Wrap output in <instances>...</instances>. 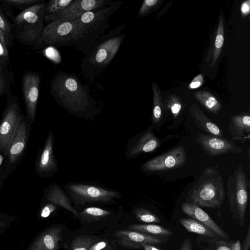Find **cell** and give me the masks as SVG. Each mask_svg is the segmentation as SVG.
Wrapping results in <instances>:
<instances>
[{
  "mask_svg": "<svg viewBox=\"0 0 250 250\" xmlns=\"http://www.w3.org/2000/svg\"><path fill=\"white\" fill-rule=\"evenodd\" d=\"M108 24L94 17L80 16L75 19L47 23L32 50L49 46H72L85 56L104 34Z\"/></svg>",
  "mask_w": 250,
  "mask_h": 250,
  "instance_id": "cell-1",
  "label": "cell"
},
{
  "mask_svg": "<svg viewBox=\"0 0 250 250\" xmlns=\"http://www.w3.org/2000/svg\"><path fill=\"white\" fill-rule=\"evenodd\" d=\"M50 89L55 102L75 116L91 119L100 113L88 87L74 73L58 71L50 82Z\"/></svg>",
  "mask_w": 250,
  "mask_h": 250,
  "instance_id": "cell-2",
  "label": "cell"
},
{
  "mask_svg": "<svg viewBox=\"0 0 250 250\" xmlns=\"http://www.w3.org/2000/svg\"><path fill=\"white\" fill-rule=\"evenodd\" d=\"M125 26V24L120 25L103 35L82 60V75L91 83L100 76L115 57L125 37V33H121Z\"/></svg>",
  "mask_w": 250,
  "mask_h": 250,
  "instance_id": "cell-3",
  "label": "cell"
},
{
  "mask_svg": "<svg viewBox=\"0 0 250 250\" xmlns=\"http://www.w3.org/2000/svg\"><path fill=\"white\" fill-rule=\"evenodd\" d=\"M188 198L200 207L221 208L225 198V190L219 169L206 167L188 192Z\"/></svg>",
  "mask_w": 250,
  "mask_h": 250,
  "instance_id": "cell-4",
  "label": "cell"
},
{
  "mask_svg": "<svg viewBox=\"0 0 250 250\" xmlns=\"http://www.w3.org/2000/svg\"><path fill=\"white\" fill-rule=\"evenodd\" d=\"M46 2L32 6L21 11L12 21L14 39L19 42L33 47L44 27V9Z\"/></svg>",
  "mask_w": 250,
  "mask_h": 250,
  "instance_id": "cell-5",
  "label": "cell"
},
{
  "mask_svg": "<svg viewBox=\"0 0 250 250\" xmlns=\"http://www.w3.org/2000/svg\"><path fill=\"white\" fill-rule=\"evenodd\" d=\"M249 189L247 174L240 165L228 177L227 195L232 217L241 227H243L245 224Z\"/></svg>",
  "mask_w": 250,
  "mask_h": 250,
  "instance_id": "cell-6",
  "label": "cell"
},
{
  "mask_svg": "<svg viewBox=\"0 0 250 250\" xmlns=\"http://www.w3.org/2000/svg\"><path fill=\"white\" fill-rule=\"evenodd\" d=\"M64 188L73 202L81 205L90 203L110 204L122 196L121 193L116 190L82 183L69 182Z\"/></svg>",
  "mask_w": 250,
  "mask_h": 250,
  "instance_id": "cell-7",
  "label": "cell"
},
{
  "mask_svg": "<svg viewBox=\"0 0 250 250\" xmlns=\"http://www.w3.org/2000/svg\"><path fill=\"white\" fill-rule=\"evenodd\" d=\"M0 120V152L6 156L10 145L24 115L17 96L10 93Z\"/></svg>",
  "mask_w": 250,
  "mask_h": 250,
  "instance_id": "cell-8",
  "label": "cell"
},
{
  "mask_svg": "<svg viewBox=\"0 0 250 250\" xmlns=\"http://www.w3.org/2000/svg\"><path fill=\"white\" fill-rule=\"evenodd\" d=\"M31 126V125L24 115L5 157V161L0 171L2 181L9 177L22 159L29 142Z\"/></svg>",
  "mask_w": 250,
  "mask_h": 250,
  "instance_id": "cell-9",
  "label": "cell"
},
{
  "mask_svg": "<svg viewBox=\"0 0 250 250\" xmlns=\"http://www.w3.org/2000/svg\"><path fill=\"white\" fill-rule=\"evenodd\" d=\"M41 82V74L33 71H26L22 77L21 91L25 107V117L31 125L35 122Z\"/></svg>",
  "mask_w": 250,
  "mask_h": 250,
  "instance_id": "cell-10",
  "label": "cell"
},
{
  "mask_svg": "<svg viewBox=\"0 0 250 250\" xmlns=\"http://www.w3.org/2000/svg\"><path fill=\"white\" fill-rule=\"evenodd\" d=\"M186 157L185 148L179 146L146 161L141 165L140 169L147 173L179 168L185 164Z\"/></svg>",
  "mask_w": 250,
  "mask_h": 250,
  "instance_id": "cell-11",
  "label": "cell"
},
{
  "mask_svg": "<svg viewBox=\"0 0 250 250\" xmlns=\"http://www.w3.org/2000/svg\"><path fill=\"white\" fill-rule=\"evenodd\" d=\"M114 2L112 0H73L63 10L44 16V22L75 19L86 12L108 6Z\"/></svg>",
  "mask_w": 250,
  "mask_h": 250,
  "instance_id": "cell-12",
  "label": "cell"
},
{
  "mask_svg": "<svg viewBox=\"0 0 250 250\" xmlns=\"http://www.w3.org/2000/svg\"><path fill=\"white\" fill-rule=\"evenodd\" d=\"M54 132L50 130L43 147L39 149L35 161V170L40 178L51 177L58 171V162L54 153Z\"/></svg>",
  "mask_w": 250,
  "mask_h": 250,
  "instance_id": "cell-13",
  "label": "cell"
},
{
  "mask_svg": "<svg viewBox=\"0 0 250 250\" xmlns=\"http://www.w3.org/2000/svg\"><path fill=\"white\" fill-rule=\"evenodd\" d=\"M149 126L143 132L130 138L126 145L125 156L127 160L136 159L140 155L151 153L160 146L161 141Z\"/></svg>",
  "mask_w": 250,
  "mask_h": 250,
  "instance_id": "cell-14",
  "label": "cell"
},
{
  "mask_svg": "<svg viewBox=\"0 0 250 250\" xmlns=\"http://www.w3.org/2000/svg\"><path fill=\"white\" fill-rule=\"evenodd\" d=\"M196 141L205 153L210 157H214L228 153L240 154L241 147L236 146L234 142L223 137L197 132Z\"/></svg>",
  "mask_w": 250,
  "mask_h": 250,
  "instance_id": "cell-15",
  "label": "cell"
},
{
  "mask_svg": "<svg viewBox=\"0 0 250 250\" xmlns=\"http://www.w3.org/2000/svg\"><path fill=\"white\" fill-rule=\"evenodd\" d=\"M118 244L128 249L142 248V244L157 245L165 243L167 241L166 238L148 235L145 233L129 230L120 229L115 232Z\"/></svg>",
  "mask_w": 250,
  "mask_h": 250,
  "instance_id": "cell-16",
  "label": "cell"
},
{
  "mask_svg": "<svg viewBox=\"0 0 250 250\" xmlns=\"http://www.w3.org/2000/svg\"><path fill=\"white\" fill-rule=\"evenodd\" d=\"M182 209L186 214L204 224L214 231L220 237L229 240V235L200 207L191 203L184 202L182 205Z\"/></svg>",
  "mask_w": 250,
  "mask_h": 250,
  "instance_id": "cell-17",
  "label": "cell"
},
{
  "mask_svg": "<svg viewBox=\"0 0 250 250\" xmlns=\"http://www.w3.org/2000/svg\"><path fill=\"white\" fill-rule=\"evenodd\" d=\"M229 130L231 141L244 143L250 139V115L249 112L233 116L230 118Z\"/></svg>",
  "mask_w": 250,
  "mask_h": 250,
  "instance_id": "cell-18",
  "label": "cell"
},
{
  "mask_svg": "<svg viewBox=\"0 0 250 250\" xmlns=\"http://www.w3.org/2000/svg\"><path fill=\"white\" fill-rule=\"evenodd\" d=\"M189 112L195 125L198 128L207 132V134L219 137H223V131L205 114L197 104H190Z\"/></svg>",
  "mask_w": 250,
  "mask_h": 250,
  "instance_id": "cell-19",
  "label": "cell"
},
{
  "mask_svg": "<svg viewBox=\"0 0 250 250\" xmlns=\"http://www.w3.org/2000/svg\"><path fill=\"white\" fill-rule=\"evenodd\" d=\"M44 195L48 202L60 206L77 217L79 214L73 207L66 193L57 183L48 186L44 190Z\"/></svg>",
  "mask_w": 250,
  "mask_h": 250,
  "instance_id": "cell-20",
  "label": "cell"
},
{
  "mask_svg": "<svg viewBox=\"0 0 250 250\" xmlns=\"http://www.w3.org/2000/svg\"><path fill=\"white\" fill-rule=\"evenodd\" d=\"M62 228L55 227L43 233L36 243L35 250H58L62 240Z\"/></svg>",
  "mask_w": 250,
  "mask_h": 250,
  "instance_id": "cell-21",
  "label": "cell"
},
{
  "mask_svg": "<svg viewBox=\"0 0 250 250\" xmlns=\"http://www.w3.org/2000/svg\"><path fill=\"white\" fill-rule=\"evenodd\" d=\"M10 64L0 62V97L12 93L16 83L14 73L9 68Z\"/></svg>",
  "mask_w": 250,
  "mask_h": 250,
  "instance_id": "cell-22",
  "label": "cell"
},
{
  "mask_svg": "<svg viewBox=\"0 0 250 250\" xmlns=\"http://www.w3.org/2000/svg\"><path fill=\"white\" fill-rule=\"evenodd\" d=\"M44 0H0V6L10 21L14 20L15 16L11 8L15 7L22 11L35 4L42 2Z\"/></svg>",
  "mask_w": 250,
  "mask_h": 250,
  "instance_id": "cell-23",
  "label": "cell"
},
{
  "mask_svg": "<svg viewBox=\"0 0 250 250\" xmlns=\"http://www.w3.org/2000/svg\"><path fill=\"white\" fill-rule=\"evenodd\" d=\"M153 93V109L152 113V127H156L161 122L164 111V104L162 98L161 91L157 83H152Z\"/></svg>",
  "mask_w": 250,
  "mask_h": 250,
  "instance_id": "cell-24",
  "label": "cell"
},
{
  "mask_svg": "<svg viewBox=\"0 0 250 250\" xmlns=\"http://www.w3.org/2000/svg\"><path fill=\"white\" fill-rule=\"evenodd\" d=\"M227 240L220 236L208 237L202 236L197 238V243L203 244L201 250H233L234 243Z\"/></svg>",
  "mask_w": 250,
  "mask_h": 250,
  "instance_id": "cell-25",
  "label": "cell"
},
{
  "mask_svg": "<svg viewBox=\"0 0 250 250\" xmlns=\"http://www.w3.org/2000/svg\"><path fill=\"white\" fill-rule=\"evenodd\" d=\"M179 222L188 232L208 237L220 236L210 228L193 218H181L179 219Z\"/></svg>",
  "mask_w": 250,
  "mask_h": 250,
  "instance_id": "cell-26",
  "label": "cell"
},
{
  "mask_svg": "<svg viewBox=\"0 0 250 250\" xmlns=\"http://www.w3.org/2000/svg\"><path fill=\"white\" fill-rule=\"evenodd\" d=\"M194 97L207 111L213 114H217L222 108L219 100L208 91H196L194 93Z\"/></svg>",
  "mask_w": 250,
  "mask_h": 250,
  "instance_id": "cell-27",
  "label": "cell"
},
{
  "mask_svg": "<svg viewBox=\"0 0 250 250\" xmlns=\"http://www.w3.org/2000/svg\"><path fill=\"white\" fill-rule=\"evenodd\" d=\"M129 230L162 237H169L172 232L161 226L154 224H133L127 226Z\"/></svg>",
  "mask_w": 250,
  "mask_h": 250,
  "instance_id": "cell-28",
  "label": "cell"
},
{
  "mask_svg": "<svg viewBox=\"0 0 250 250\" xmlns=\"http://www.w3.org/2000/svg\"><path fill=\"white\" fill-rule=\"evenodd\" d=\"M225 29L224 19L222 12L220 13L219 23L218 24L215 39L214 42L213 52L209 67H213L219 58L224 42Z\"/></svg>",
  "mask_w": 250,
  "mask_h": 250,
  "instance_id": "cell-29",
  "label": "cell"
},
{
  "mask_svg": "<svg viewBox=\"0 0 250 250\" xmlns=\"http://www.w3.org/2000/svg\"><path fill=\"white\" fill-rule=\"evenodd\" d=\"M110 214L111 212L108 210L91 207L84 209L79 214L78 217L82 221L90 223L99 221Z\"/></svg>",
  "mask_w": 250,
  "mask_h": 250,
  "instance_id": "cell-30",
  "label": "cell"
},
{
  "mask_svg": "<svg viewBox=\"0 0 250 250\" xmlns=\"http://www.w3.org/2000/svg\"><path fill=\"white\" fill-rule=\"evenodd\" d=\"M0 30L3 32L9 48L14 43V36L11 21L2 10L0 6Z\"/></svg>",
  "mask_w": 250,
  "mask_h": 250,
  "instance_id": "cell-31",
  "label": "cell"
},
{
  "mask_svg": "<svg viewBox=\"0 0 250 250\" xmlns=\"http://www.w3.org/2000/svg\"><path fill=\"white\" fill-rule=\"evenodd\" d=\"M100 238L87 235L76 237L71 244V250H88L89 248Z\"/></svg>",
  "mask_w": 250,
  "mask_h": 250,
  "instance_id": "cell-32",
  "label": "cell"
},
{
  "mask_svg": "<svg viewBox=\"0 0 250 250\" xmlns=\"http://www.w3.org/2000/svg\"><path fill=\"white\" fill-rule=\"evenodd\" d=\"M164 105L167 110L171 112L174 119L179 116L182 107L180 98L173 94L167 97Z\"/></svg>",
  "mask_w": 250,
  "mask_h": 250,
  "instance_id": "cell-33",
  "label": "cell"
},
{
  "mask_svg": "<svg viewBox=\"0 0 250 250\" xmlns=\"http://www.w3.org/2000/svg\"><path fill=\"white\" fill-rule=\"evenodd\" d=\"M73 0H51L46 2L44 9V16L63 10Z\"/></svg>",
  "mask_w": 250,
  "mask_h": 250,
  "instance_id": "cell-34",
  "label": "cell"
},
{
  "mask_svg": "<svg viewBox=\"0 0 250 250\" xmlns=\"http://www.w3.org/2000/svg\"><path fill=\"white\" fill-rule=\"evenodd\" d=\"M134 213L138 220L142 222L155 223L161 222L160 219L156 214L144 208L135 209Z\"/></svg>",
  "mask_w": 250,
  "mask_h": 250,
  "instance_id": "cell-35",
  "label": "cell"
},
{
  "mask_svg": "<svg viewBox=\"0 0 250 250\" xmlns=\"http://www.w3.org/2000/svg\"><path fill=\"white\" fill-rule=\"evenodd\" d=\"M163 0H145L138 13L139 17L146 16L157 9Z\"/></svg>",
  "mask_w": 250,
  "mask_h": 250,
  "instance_id": "cell-36",
  "label": "cell"
},
{
  "mask_svg": "<svg viewBox=\"0 0 250 250\" xmlns=\"http://www.w3.org/2000/svg\"><path fill=\"white\" fill-rule=\"evenodd\" d=\"M0 62L10 64L9 47L6 43L5 36L0 30Z\"/></svg>",
  "mask_w": 250,
  "mask_h": 250,
  "instance_id": "cell-37",
  "label": "cell"
},
{
  "mask_svg": "<svg viewBox=\"0 0 250 250\" xmlns=\"http://www.w3.org/2000/svg\"><path fill=\"white\" fill-rule=\"evenodd\" d=\"M88 250H114V246L106 239H101L95 242Z\"/></svg>",
  "mask_w": 250,
  "mask_h": 250,
  "instance_id": "cell-38",
  "label": "cell"
},
{
  "mask_svg": "<svg viewBox=\"0 0 250 250\" xmlns=\"http://www.w3.org/2000/svg\"><path fill=\"white\" fill-rule=\"evenodd\" d=\"M57 208V206L53 203L49 202L45 205L41 211V216L43 218L47 217L54 212Z\"/></svg>",
  "mask_w": 250,
  "mask_h": 250,
  "instance_id": "cell-39",
  "label": "cell"
},
{
  "mask_svg": "<svg viewBox=\"0 0 250 250\" xmlns=\"http://www.w3.org/2000/svg\"><path fill=\"white\" fill-rule=\"evenodd\" d=\"M203 81L204 79L203 76L201 74H199L188 85V87L191 89L199 87L202 85Z\"/></svg>",
  "mask_w": 250,
  "mask_h": 250,
  "instance_id": "cell-40",
  "label": "cell"
},
{
  "mask_svg": "<svg viewBox=\"0 0 250 250\" xmlns=\"http://www.w3.org/2000/svg\"><path fill=\"white\" fill-rule=\"evenodd\" d=\"M240 10L242 17L248 16L250 12V0L243 1L241 5Z\"/></svg>",
  "mask_w": 250,
  "mask_h": 250,
  "instance_id": "cell-41",
  "label": "cell"
},
{
  "mask_svg": "<svg viewBox=\"0 0 250 250\" xmlns=\"http://www.w3.org/2000/svg\"><path fill=\"white\" fill-rule=\"evenodd\" d=\"M241 250H249L250 248V226L248 227L246 237L243 241Z\"/></svg>",
  "mask_w": 250,
  "mask_h": 250,
  "instance_id": "cell-42",
  "label": "cell"
},
{
  "mask_svg": "<svg viewBox=\"0 0 250 250\" xmlns=\"http://www.w3.org/2000/svg\"><path fill=\"white\" fill-rule=\"evenodd\" d=\"M179 250H192V243L190 239L186 238L183 242Z\"/></svg>",
  "mask_w": 250,
  "mask_h": 250,
  "instance_id": "cell-43",
  "label": "cell"
},
{
  "mask_svg": "<svg viewBox=\"0 0 250 250\" xmlns=\"http://www.w3.org/2000/svg\"><path fill=\"white\" fill-rule=\"evenodd\" d=\"M141 246L144 248L145 250H161L156 247H154L151 245H148L146 244H142Z\"/></svg>",
  "mask_w": 250,
  "mask_h": 250,
  "instance_id": "cell-44",
  "label": "cell"
},
{
  "mask_svg": "<svg viewBox=\"0 0 250 250\" xmlns=\"http://www.w3.org/2000/svg\"><path fill=\"white\" fill-rule=\"evenodd\" d=\"M241 246L239 240H237L234 243V247L233 250H241Z\"/></svg>",
  "mask_w": 250,
  "mask_h": 250,
  "instance_id": "cell-45",
  "label": "cell"
},
{
  "mask_svg": "<svg viewBox=\"0 0 250 250\" xmlns=\"http://www.w3.org/2000/svg\"><path fill=\"white\" fill-rule=\"evenodd\" d=\"M0 171H1V169L0 168V186L1 182L2 181L1 179V176H0Z\"/></svg>",
  "mask_w": 250,
  "mask_h": 250,
  "instance_id": "cell-46",
  "label": "cell"
}]
</instances>
